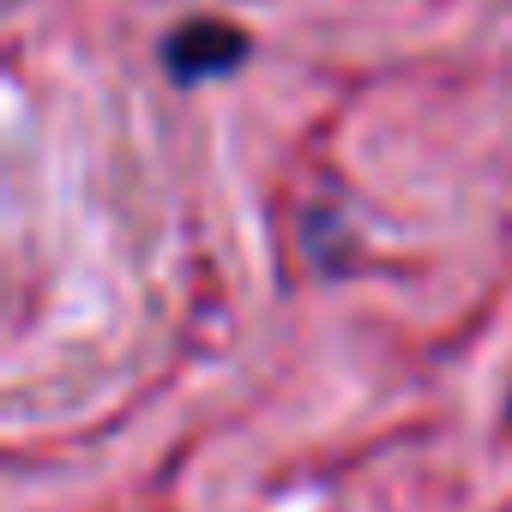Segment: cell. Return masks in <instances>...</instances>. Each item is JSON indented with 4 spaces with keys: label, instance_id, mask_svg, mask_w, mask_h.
Segmentation results:
<instances>
[{
    "label": "cell",
    "instance_id": "cell-1",
    "mask_svg": "<svg viewBox=\"0 0 512 512\" xmlns=\"http://www.w3.org/2000/svg\"><path fill=\"white\" fill-rule=\"evenodd\" d=\"M253 55V37L235 31L229 19H187L169 31L163 43V67L175 85H211V79H229L241 61Z\"/></svg>",
    "mask_w": 512,
    "mask_h": 512
}]
</instances>
